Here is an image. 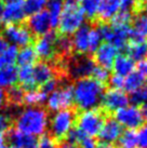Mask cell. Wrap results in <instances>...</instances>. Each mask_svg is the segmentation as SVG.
Returning a JSON list of instances; mask_svg holds the SVG:
<instances>
[{"mask_svg": "<svg viewBox=\"0 0 147 148\" xmlns=\"http://www.w3.org/2000/svg\"><path fill=\"white\" fill-rule=\"evenodd\" d=\"M118 55V50L115 48L113 45L108 42H104L100 45L96 51L94 52V62L98 64V66L104 67L109 70L113 67L115 58Z\"/></svg>", "mask_w": 147, "mask_h": 148, "instance_id": "14", "label": "cell"}, {"mask_svg": "<svg viewBox=\"0 0 147 148\" xmlns=\"http://www.w3.org/2000/svg\"><path fill=\"white\" fill-rule=\"evenodd\" d=\"M126 52L129 58H131L133 61H144L147 58V40L136 43H128L126 48Z\"/></svg>", "mask_w": 147, "mask_h": 148, "instance_id": "22", "label": "cell"}, {"mask_svg": "<svg viewBox=\"0 0 147 148\" xmlns=\"http://www.w3.org/2000/svg\"><path fill=\"white\" fill-rule=\"evenodd\" d=\"M0 148H16V147H13V146H5V145H2V146H0Z\"/></svg>", "mask_w": 147, "mask_h": 148, "instance_id": "51", "label": "cell"}, {"mask_svg": "<svg viewBox=\"0 0 147 148\" xmlns=\"http://www.w3.org/2000/svg\"><path fill=\"white\" fill-rule=\"evenodd\" d=\"M78 110L73 109H63L56 111L51 118L49 123V135L56 143H61L65 140L68 132L73 129V125L76 122Z\"/></svg>", "mask_w": 147, "mask_h": 148, "instance_id": "4", "label": "cell"}, {"mask_svg": "<svg viewBox=\"0 0 147 148\" xmlns=\"http://www.w3.org/2000/svg\"><path fill=\"white\" fill-rule=\"evenodd\" d=\"M74 1H76V2H77V1H81V0H74Z\"/></svg>", "mask_w": 147, "mask_h": 148, "instance_id": "52", "label": "cell"}, {"mask_svg": "<svg viewBox=\"0 0 147 148\" xmlns=\"http://www.w3.org/2000/svg\"><path fill=\"white\" fill-rule=\"evenodd\" d=\"M47 106L51 111H60L69 108L74 104L73 84H63L52 92L47 99Z\"/></svg>", "mask_w": 147, "mask_h": 148, "instance_id": "6", "label": "cell"}, {"mask_svg": "<svg viewBox=\"0 0 147 148\" xmlns=\"http://www.w3.org/2000/svg\"><path fill=\"white\" fill-rule=\"evenodd\" d=\"M108 84L113 90H121L124 84V78L118 75H111L108 79Z\"/></svg>", "mask_w": 147, "mask_h": 148, "instance_id": "39", "label": "cell"}, {"mask_svg": "<svg viewBox=\"0 0 147 148\" xmlns=\"http://www.w3.org/2000/svg\"><path fill=\"white\" fill-rule=\"evenodd\" d=\"M137 136V146L139 148H147V124L139 127V131L136 133Z\"/></svg>", "mask_w": 147, "mask_h": 148, "instance_id": "40", "label": "cell"}, {"mask_svg": "<svg viewBox=\"0 0 147 148\" xmlns=\"http://www.w3.org/2000/svg\"><path fill=\"white\" fill-rule=\"evenodd\" d=\"M141 112H142V116H143L144 121H147V103L143 105L142 109H141Z\"/></svg>", "mask_w": 147, "mask_h": 148, "instance_id": "45", "label": "cell"}, {"mask_svg": "<svg viewBox=\"0 0 147 148\" xmlns=\"http://www.w3.org/2000/svg\"><path fill=\"white\" fill-rule=\"evenodd\" d=\"M14 129L32 136L43 135L49 124V111L43 107L27 106L16 115Z\"/></svg>", "mask_w": 147, "mask_h": 148, "instance_id": "2", "label": "cell"}, {"mask_svg": "<svg viewBox=\"0 0 147 148\" xmlns=\"http://www.w3.org/2000/svg\"><path fill=\"white\" fill-rule=\"evenodd\" d=\"M133 24L130 30L129 43H136L147 40V13L139 12L132 20Z\"/></svg>", "mask_w": 147, "mask_h": 148, "instance_id": "16", "label": "cell"}, {"mask_svg": "<svg viewBox=\"0 0 147 148\" xmlns=\"http://www.w3.org/2000/svg\"><path fill=\"white\" fill-rule=\"evenodd\" d=\"M19 54V49L15 45H8V48L0 54V69H4L16 63V58Z\"/></svg>", "mask_w": 147, "mask_h": 148, "instance_id": "26", "label": "cell"}, {"mask_svg": "<svg viewBox=\"0 0 147 148\" xmlns=\"http://www.w3.org/2000/svg\"><path fill=\"white\" fill-rule=\"evenodd\" d=\"M13 125L12 115L8 111L0 112V132H8Z\"/></svg>", "mask_w": 147, "mask_h": 148, "instance_id": "36", "label": "cell"}, {"mask_svg": "<svg viewBox=\"0 0 147 148\" xmlns=\"http://www.w3.org/2000/svg\"><path fill=\"white\" fill-rule=\"evenodd\" d=\"M2 3L12 4V3H19V2H23L24 0H0Z\"/></svg>", "mask_w": 147, "mask_h": 148, "instance_id": "47", "label": "cell"}, {"mask_svg": "<svg viewBox=\"0 0 147 148\" xmlns=\"http://www.w3.org/2000/svg\"><path fill=\"white\" fill-rule=\"evenodd\" d=\"M17 82V68L11 66L4 69H0V86L10 88Z\"/></svg>", "mask_w": 147, "mask_h": 148, "instance_id": "28", "label": "cell"}, {"mask_svg": "<svg viewBox=\"0 0 147 148\" xmlns=\"http://www.w3.org/2000/svg\"><path fill=\"white\" fill-rule=\"evenodd\" d=\"M25 17H26V14L23 8V2L7 4L3 8L2 23L4 24H21L25 21Z\"/></svg>", "mask_w": 147, "mask_h": 148, "instance_id": "18", "label": "cell"}, {"mask_svg": "<svg viewBox=\"0 0 147 148\" xmlns=\"http://www.w3.org/2000/svg\"><path fill=\"white\" fill-rule=\"evenodd\" d=\"M135 63L131 58H129L127 54H119L117 58H115L114 64H113V69L115 74L121 76V77H127L132 71H134Z\"/></svg>", "mask_w": 147, "mask_h": 148, "instance_id": "19", "label": "cell"}, {"mask_svg": "<svg viewBox=\"0 0 147 148\" xmlns=\"http://www.w3.org/2000/svg\"><path fill=\"white\" fill-rule=\"evenodd\" d=\"M17 81L25 91L36 89V83L34 79L33 66H24L17 69Z\"/></svg>", "mask_w": 147, "mask_h": 148, "instance_id": "21", "label": "cell"}, {"mask_svg": "<svg viewBox=\"0 0 147 148\" xmlns=\"http://www.w3.org/2000/svg\"><path fill=\"white\" fill-rule=\"evenodd\" d=\"M47 0H24L23 1V8H24L26 16L33 15L36 13L42 11L47 7Z\"/></svg>", "mask_w": 147, "mask_h": 148, "instance_id": "32", "label": "cell"}, {"mask_svg": "<svg viewBox=\"0 0 147 148\" xmlns=\"http://www.w3.org/2000/svg\"><path fill=\"white\" fill-rule=\"evenodd\" d=\"M57 34L49 32L41 37L37 38L35 41L34 50L37 56L42 60V62L52 63L55 60V39Z\"/></svg>", "mask_w": 147, "mask_h": 148, "instance_id": "9", "label": "cell"}, {"mask_svg": "<svg viewBox=\"0 0 147 148\" xmlns=\"http://www.w3.org/2000/svg\"><path fill=\"white\" fill-rule=\"evenodd\" d=\"M37 60H38V56L34 50V47H32V45L24 47V48H22V50H19L16 63L20 67L34 66V64L37 62Z\"/></svg>", "mask_w": 147, "mask_h": 148, "instance_id": "24", "label": "cell"}, {"mask_svg": "<svg viewBox=\"0 0 147 148\" xmlns=\"http://www.w3.org/2000/svg\"><path fill=\"white\" fill-rule=\"evenodd\" d=\"M74 103L76 109L81 111L91 110L100 106L105 93V84L93 78H84L75 81L73 86Z\"/></svg>", "mask_w": 147, "mask_h": 148, "instance_id": "1", "label": "cell"}, {"mask_svg": "<svg viewBox=\"0 0 147 148\" xmlns=\"http://www.w3.org/2000/svg\"><path fill=\"white\" fill-rule=\"evenodd\" d=\"M58 148H79V147H78L77 145L68 143V142H66V140H63V142H61V144H60V147Z\"/></svg>", "mask_w": 147, "mask_h": 148, "instance_id": "44", "label": "cell"}, {"mask_svg": "<svg viewBox=\"0 0 147 148\" xmlns=\"http://www.w3.org/2000/svg\"><path fill=\"white\" fill-rule=\"evenodd\" d=\"M2 36L7 41L11 42L12 45L22 47V48L28 47L35 38L27 28V26L23 23L5 25L2 32Z\"/></svg>", "mask_w": 147, "mask_h": 148, "instance_id": "7", "label": "cell"}, {"mask_svg": "<svg viewBox=\"0 0 147 148\" xmlns=\"http://www.w3.org/2000/svg\"><path fill=\"white\" fill-rule=\"evenodd\" d=\"M129 102H131L132 106L139 107L143 106L144 104L147 103V88L142 86L139 90L132 92L129 97Z\"/></svg>", "mask_w": 147, "mask_h": 148, "instance_id": "33", "label": "cell"}, {"mask_svg": "<svg viewBox=\"0 0 147 148\" xmlns=\"http://www.w3.org/2000/svg\"><path fill=\"white\" fill-rule=\"evenodd\" d=\"M119 12V0H103L98 12V22L107 23Z\"/></svg>", "mask_w": 147, "mask_h": 148, "instance_id": "20", "label": "cell"}, {"mask_svg": "<svg viewBox=\"0 0 147 148\" xmlns=\"http://www.w3.org/2000/svg\"><path fill=\"white\" fill-rule=\"evenodd\" d=\"M118 148H136L137 147V136L133 130H126L119 136Z\"/></svg>", "mask_w": 147, "mask_h": 148, "instance_id": "31", "label": "cell"}, {"mask_svg": "<svg viewBox=\"0 0 147 148\" xmlns=\"http://www.w3.org/2000/svg\"><path fill=\"white\" fill-rule=\"evenodd\" d=\"M8 41L4 39V37L2 36V34L0 33V54L3 52L4 50L8 48Z\"/></svg>", "mask_w": 147, "mask_h": 148, "instance_id": "43", "label": "cell"}, {"mask_svg": "<svg viewBox=\"0 0 147 148\" xmlns=\"http://www.w3.org/2000/svg\"><path fill=\"white\" fill-rule=\"evenodd\" d=\"M33 73H34V79L37 86H42L43 83L48 82L49 80L60 77L57 75V71L51 63L48 62H39L36 65L33 66ZM63 78V77H62Z\"/></svg>", "mask_w": 147, "mask_h": 148, "instance_id": "17", "label": "cell"}, {"mask_svg": "<svg viewBox=\"0 0 147 148\" xmlns=\"http://www.w3.org/2000/svg\"><path fill=\"white\" fill-rule=\"evenodd\" d=\"M5 140L10 143V146L16 148H38V140L36 136H32L17 131L11 127L5 135Z\"/></svg>", "mask_w": 147, "mask_h": 148, "instance_id": "15", "label": "cell"}, {"mask_svg": "<svg viewBox=\"0 0 147 148\" xmlns=\"http://www.w3.org/2000/svg\"><path fill=\"white\" fill-rule=\"evenodd\" d=\"M3 8H4L3 3L0 1V24H2V12H3Z\"/></svg>", "mask_w": 147, "mask_h": 148, "instance_id": "49", "label": "cell"}, {"mask_svg": "<svg viewBox=\"0 0 147 148\" xmlns=\"http://www.w3.org/2000/svg\"><path fill=\"white\" fill-rule=\"evenodd\" d=\"M84 17L83 11L76 1L66 0L63 4V10L57 24L60 35L70 36L75 34L83 25Z\"/></svg>", "mask_w": 147, "mask_h": 148, "instance_id": "3", "label": "cell"}, {"mask_svg": "<svg viewBox=\"0 0 147 148\" xmlns=\"http://www.w3.org/2000/svg\"><path fill=\"white\" fill-rule=\"evenodd\" d=\"M48 96L42 93L39 89H33V90L25 91L23 104L27 106H38L42 107V105L47 102Z\"/></svg>", "mask_w": 147, "mask_h": 148, "instance_id": "23", "label": "cell"}, {"mask_svg": "<svg viewBox=\"0 0 147 148\" xmlns=\"http://www.w3.org/2000/svg\"><path fill=\"white\" fill-rule=\"evenodd\" d=\"M143 10L147 11V0H139V11L143 12Z\"/></svg>", "mask_w": 147, "mask_h": 148, "instance_id": "46", "label": "cell"}, {"mask_svg": "<svg viewBox=\"0 0 147 148\" xmlns=\"http://www.w3.org/2000/svg\"><path fill=\"white\" fill-rule=\"evenodd\" d=\"M145 79L142 75L139 74L137 70L132 71L130 75H128L127 78L124 79V84H123V89L127 92H134V91L141 89L144 86Z\"/></svg>", "mask_w": 147, "mask_h": 148, "instance_id": "27", "label": "cell"}, {"mask_svg": "<svg viewBox=\"0 0 147 148\" xmlns=\"http://www.w3.org/2000/svg\"><path fill=\"white\" fill-rule=\"evenodd\" d=\"M47 5H48L47 11L49 13L51 27L55 28V27H57L58 20H60L62 10H63V2L61 0H51L49 3H47Z\"/></svg>", "mask_w": 147, "mask_h": 148, "instance_id": "29", "label": "cell"}, {"mask_svg": "<svg viewBox=\"0 0 147 148\" xmlns=\"http://www.w3.org/2000/svg\"><path fill=\"white\" fill-rule=\"evenodd\" d=\"M109 77H110L109 70L106 69V68H104V67H101V66L96 65V67H95V69H94L91 78L95 79V80L98 81V82L105 84V83L108 82Z\"/></svg>", "mask_w": 147, "mask_h": 148, "instance_id": "35", "label": "cell"}, {"mask_svg": "<svg viewBox=\"0 0 147 148\" xmlns=\"http://www.w3.org/2000/svg\"><path fill=\"white\" fill-rule=\"evenodd\" d=\"M102 41V38L100 35L96 25L91 27L90 30V38H89V45H90V53H94L98 49Z\"/></svg>", "mask_w": 147, "mask_h": 148, "instance_id": "34", "label": "cell"}, {"mask_svg": "<svg viewBox=\"0 0 147 148\" xmlns=\"http://www.w3.org/2000/svg\"><path fill=\"white\" fill-rule=\"evenodd\" d=\"M38 148H58V147H57V143L49 134H43V135H41L40 140H38Z\"/></svg>", "mask_w": 147, "mask_h": 148, "instance_id": "38", "label": "cell"}, {"mask_svg": "<svg viewBox=\"0 0 147 148\" xmlns=\"http://www.w3.org/2000/svg\"><path fill=\"white\" fill-rule=\"evenodd\" d=\"M7 105V97H5V91L0 89V110L4 108Z\"/></svg>", "mask_w": 147, "mask_h": 148, "instance_id": "42", "label": "cell"}, {"mask_svg": "<svg viewBox=\"0 0 147 148\" xmlns=\"http://www.w3.org/2000/svg\"><path fill=\"white\" fill-rule=\"evenodd\" d=\"M108 112L103 108H94L91 110L81 111L77 115L75 125L78 130L88 136H96L107 119Z\"/></svg>", "mask_w": 147, "mask_h": 148, "instance_id": "5", "label": "cell"}, {"mask_svg": "<svg viewBox=\"0 0 147 148\" xmlns=\"http://www.w3.org/2000/svg\"><path fill=\"white\" fill-rule=\"evenodd\" d=\"M121 133H122V127L114 118H107L103 124L102 129L98 132V136L101 144L111 146L118 140Z\"/></svg>", "mask_w": 147, "mask_h": 148, "instance_id": "12", "label": "cell"}, {"mask_svg": "<svg viewBox=\"0 0 147 148\" xmlns=\"http://www.w3.org/2000/svg\"><path fill=\"white\" fill-rule=\"evenodd\" d=\"M137 71L144 77V79H147V58L144 61H141L137 64Z\"/></svg>", "mask_w": 147, "mask_h": 148, "instance_id": "41", "label": "cell"}, {"mask_svg": "<svg viewBox=\"0 0 147 148\" xmlns=\"http://www.w3.org/2000/svg\"><path fill=\"white\" fill-rule=\"evenodd\" d=\"M96 148H114L110 145H105V144H100L98 146H96Z\"/></svg>", "mask_w": 147, "mask_h": 148, "instance_id": "50", "label": "cell"}, {"mask_svg": "<svg viewBox=\"0 0 147 148\" xmlns=\"http://www.w3.org/2000/svg\"><path fill=\"white\" fill-rule=\"evenodd\" d=\"M115 120L121 127H127V130L139 129L143 125L144 119L141 109L135 106H127L115 111Z\"/></svg>", "mask_w": 147, "mask_h": 148, "instance_id": "8", "label": "cell"}, {"mask_svg": "<svg viewBox=\"0 0 147 148\" xmlns=\"http://www.w3.org/2000/svg\"><path fill=\"white\" fill-rule=\"evenodd\" d=\"M102 2L103 0H81L80 8L83 11L84 16L90 18L91 21H94Z\"/></svg>", "mask_w": 147, "mask_h": 148, "instance_id": "30", "label": "cell"}, {"mask_svg": "<svg viewBox=\"0 0 147 148\" xmlns=\"http://www.w3.org/2000/svg\"><path fill=\"white\" fill-rule=\"evenodd\" d=\"M25 90L20 86H10L8 91H5V97H7V104L10 106L20 107L23 105V99H24Z\"/></svg>", "mask_w": 147, "mask_h": 148, "instance_id": "25", "label": "cell"}, {"mask_svg": "<svg viewBox=\"0 0 147 148\" xmlns=\"http://www.w3.org/2000/svg\"><path fill=\"white\" fill-rule=\"evenodd\" d=\"M91 27L92 25L90 24H83L74 34V37L71 38L73 52H75L77 55H86L87 53H90L89 38Z\"/></svg>", "mask_w": 147, "mask_h": 148, "instance_id": "13", "label": "cell"}, {"mask_svg": "<svg viewBox=\"0 0 147 148\" xmlns=\"http://www.w3.org/2000/svg\"><path fill=\"white\" fill-rule=\"evenodd\" d=\"M101 104L103 105V109L106 110L108 114L113 112V111L115 112V111L128 106L129 97L123 91L110 89V90H108L107 92L104 93Z\"/></svg>", "mask_w": 147, "mask_h": 148, "instance_id": "11", "label": "cell"}, {"mask_svg": "<svg viewBox=\"0 0 147 148\" xmlns=\"http://www.w3.org/2000/svg\"><path fill=\"white\" fill-rule=\"evenodd\" d=\"M4 142H5V135H4V133L0 132V146L4 145Z\"/></svg>", "mask_w": 147, "mask_h": 148, "instance_id": "48", "label": "cell"}, {"mask_svg": "<svg viewBox=\"0 0 147 148\" xmlns=\"http://www.w3.org/2000/svg\"><path fill=\"white\" fill-rule=\"evenodd\" d=\"M27 28L32 33L34 37H41L45 34L51 32V22H50L49 13L47 10H42L40 12L30 15L26 23Z\"/></svg>", "mask_w": 147, "mask_h": 148, "instance_id": "10", "label": "cell"}, {"mask_svg": "<svg viewBox=\"0 0 147 148\" xmlns=\"http://www.w3.org/2000/svg\"><path fill=\"white\" fill-rule=\"evenodd\" d=\"M76 145L79 148H96L98 143H96V140H94L93 137L86 135L84 133H81Z\"/></svg>", "mask_w": 147, "mask_h": 148, "instance_id": "37", "label": "cell"}]
</instances>
